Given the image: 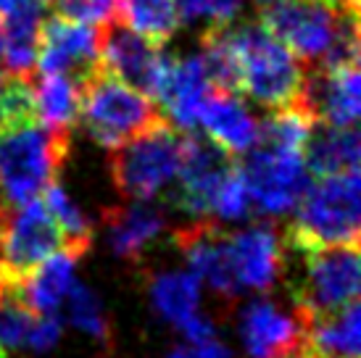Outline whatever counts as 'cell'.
Returning <instances> with one entry per match:
<instances>
[{
    "instance_id": "obj_3",
    "label": "cell",
    "mask_w": 361,
    "mask_h": 358,
    "mask_svg": "<svg viewBox=\"0 0 361 358\" xmlns=\"http://www.w3.org/2000/svg\"><path fill=\"white\" fill-rule=\"evenodd\" d=\"M285 245V242H282ZM295 314H324L359 298V245L288 248L285 274Z\"/></svg>"
},
{
    "instance_id": "obj_11",
    "label": "cell",
    "mask_w": 361,
    "mask_h": 358,
    "mask_svg": "<svg viewBox=\"0 0 361 358\" xmlns=\"http://www.w3.org/2000/svg\"><path fill=\"white\" fill-rule=\"evenodd\" d=\"M98 61L116 80L140 90L153 100L166 53L159 42L142 37L119 19H114L101 24L98 30Z\"/></svg>"
},
{
    "instance_id": "obj_28",
    "label": "cell",
    "mask_w": 361,
    "mask_h": 358,
    "mask_svg": "<svg viewBox=\"0 0 361 358\" xmlns=\"http://www.w3.org/2000/svg\"><path fill=\"white\" fill-rule=\"evenodd\" d=\"M66 309H69V321L74 327H80L82 332H87L90 338H95L98 342L111 345L114 342V324L103 300L98 298V292L90 290L87 285L74 282L66 295Z\"/></svg>"
},
{
    "instance_id": "obj_22",
    "label": "cell",
    "mask_w": 361,
    "mask_h": 358,
    "mask_svg": "<svg viewBox=\"0 0 361 358\" xmlns=\"http://www.w3.org/2000/svg\"><path fill=\"white\" fill-rule=\"evenodd\" d=\"M80 259L77 253L61 248L21 277V292L35 314H59L71 285L77 282L74 268Z\"/></svg>"
},
{
    "instance_id": "obj_15",
    "label": "cell",
    "mask_w": 361,
    "mask_h": 358,
    "mask_svg": "<svg viewBox=\"0 0 361 358\" xmlns=\"http://www.w3.org/2000/svg\"><path fill=\"white\" fill-rule=\"evenodd\" d=\"M314 124L351 127L359 121L361 111V80L359 66L348 69H306L301 100H298Z\"/></svg>"
},
{
    "instance_id": "obj_30",
    "label": "cell",
    "mask_w": 361,
    "mask_h": 358,
    "mask_svg": "<svg viewBox=\"0 0 361 358\" xmlns=\"http://www.w3.org/2000/svg\"><path fill=\"white\" fill-rule=\"evenodd\" d=\"M251 198H248V190L245 182L240 177L238 163L230 169V174L221 179L219 190H216V198H214V211L211 216H216L221 221H243L251 216Z\"/></svg>"
},
{
    "instance_id": "obj_40",
    "label": "cell",
    "mask_w": 361,
    "mask_h": 358,
    "mask_svg": "<svg viewBox=\"0 0 361 358\" xmlns=\"http://www.w3.org/2000/svg\"><path fill=\"white\" fill-rule=\"evenodd\" d=\"M0 82H3V74H0Z\"/></svg>"
},
{
    "instance_id": "obj_31",
    "label": "cell",
    "mask_w": 361,
    "mask_h": 358,
    "mask_svg": "<svg viewBox=\"0 0 361 358\" xmlns=\"http://www.w3.org/2000/svg\"><path fill=\"white\" fill-rule=\"evenodd\" d=\"M56 16L80 24H109L116 19V0H51Z\"/></svg>"
},
{
    "instance_id": "obj_39",
    "label": "cell",
    "mask_w": 361,
    "mask_h": 358,
    "mask_svg": "<svg viewBox=\"0 0 361 358\" xmlns=\"http://www.w3.org/2000/svg\"><path fill=\"white\" fill-rule=\"evenodd\" d=\"M40 3H42V6H45V3H51V0H40Z\"/></svg>"
},
{
    "instance_id": "obj_21",
    "label": "cell",
    "mask_w": 361,
    "mask_h": 358,
    "mask_svg": "<svg viewBox=\"0 0 361 358\" xmlns=\"http://www.w3.org/2000/svg\"><path fill=\"white\" fill-rule=\"evenodd\" d=\"M359 153L361 137L356 124L351 127L314 124L303 145V163L314 177H330L359 169Z\"/></svg>"
},
{
    "instance_id": "obj_35",
    "label": "cell",
    "mask_w": 361,
    "mask_h": 358,
    "mask_svg": "<svg viewBox=\"0 0 361 358\" xmlns=\"http://www.w3.org/2000/svg\"><path fill=\"white\" fill-rule=\"evenodd\" d=\"M282 358H314V356H311L309 350L303 348V342H301V345H298V348H293L290 353H285V356H282Z\"/></svg>"
},
{
    "instance_id": "obj_26",
    "label": "cell",
    "mask_w": 361,
    "mask_h": 358,
    "mask_svg": "<svg viewBox=\"0 0 361 358\" xmlns=\"http://www.w3.org/2000/svg\"><path fill=\"white\" fill-rule=\"evenodd\" d=\"M116 16L148 40L169 42L180 30L177 0H116Z\"/></svg>"
},
{
    "instance_id": "obj_23",
    "label": "cell",
    "mask_w": 361,
    "mask_h": 358,
    "mask_svg": "<svg viewBox=\"0 0 361 358\" xmlns=\"http://www.w3.org/2000/svg\"><path fill=\"white\" fill-rule=\"evenodd\" d=\"M3 19V63L8 74L32 77L37 66V45L40 27L45 19V6L40 0H30L27 6L11 11Z\"/></svg>"
},
{
    "instance_id": "obj_5",
    "label": "cell",
    "mask_w": 361,
    "mask_h": 358,
    "mask_svg": "<svg viewBox=\"0 0 361 358\" xmlns=\"http://www.w3.org/2000/svg\"><path fill=\"white\" fill-rule=\"evenodd\" d=\"M185 132L161 116L148 130L111 150L109 171L114 187L127 200H153L171 187L180 169Z\"/></svg>"
},
{
    "instance_id": "obj_8",
    "label": "cell",
    "mask_w": 361,
    "mask_h": 358,
    "mask_svg": "<svg viewBox=\"0 0 361 358\" xmlns=\"http://www.w3.org/2000/svg\"><path fill=\"white\" fill-rule=\"evenodd\" d=\"M232 166H235V159L216 142H211L206 135L185 132L180 169H177V179L171 182L174 190L169 195H164L166 200L164 206H174L182 214H190L192 219H211L216 190Z\"/></svg>"
},
{
    "instance_id": "obj_1",
    "label": "cell",
    "mask_w": 361,
    "mask_h": 358,
    "mask_svg": "<svg viewBox=\"0 0 361 358\" xmlns=\"http://www.w3.org/2000/svg\"><path fill=\"white\" fill-rule=\"evenodd\" d=\"M216 30H221L238 56L240 92L269 111L298 106L306 66L277 37H271L261 19H235Z\"/></svg>"
},
{
    "instance_id": "obj_25",
    "label": "cell",
    "mask_w": 361,
    "mask_h": 358,
    "mask_svg": "<svg viewBox=\"0 0 361 358\" xmlns=\"http://www.w3.org/2000/svg\"><path fill=\"white\" fill-rule=\"evenodd\" d=\"M32 92L37 121L51 132L71 137V130L80 119V85L63 74L40 71L37 77L32 74Z\"/></svg>"
},
{
    "instance_id": "obj_24",
    "label": "cell",
    "mask_w": 361,
    "mask_h": 358,
    "mask_svg": "<svg viewBox=\"0 0 361 358\" xmlns=\"http://www.w3.org/2000/svg\"><path fill=\"white\" fill-rule=\"evenodd\" d=\"M148 303L153 314L171 327H185L201 306V282L190 271H151Z\"/></svg>"
},
{
    "instance_id": "obj_37",
    "label": "cell",
    "mask_w": 361,
    "mask_h": 358,
    "mask_svg": "<svg viewBox=\"0 0 361 358\" xmlns=\"http://www.w3.org/2000/svg\"><path fill=\"white\" fill-rule=\"evenodd\" d=\"M0 63H3V19H0Z\"/></svg>"
},
{
    "instance_id": "obj_29",
    "label": "cell",
    "mask_w": 361,
    "mask_h": 358,
    "mask_svg": "<svg viewBox=\"0 0 361 358\" xmlns=\"http://www.w3.org/2000/svg\"><path fill=\"white\" fill-rule=\"evenodd\" d=\"M245 0H177L180 24H206V30L227 27L240 19Z\"/></svg>"
},
{
    "instance_id": "obj_13",
    "label": "cell",
    "mask_w": 361,
    "mask_h": 358,
    "mask_svg": "<svg viewBox=\"0 0 361 358\" xmlns=\"http://www.w3.org/2000/svg\"><path fill=\"white\" fill-rule=\"evenodd\" d=\"M37 63H40V71L63 74V77H71L77 85H82L101 66L98 30H92L90 24L56 16V13L51 19H42Z\"/></svg>"
},
{
    "instance_id": "obj_33",
    "label": "cell",
    "mask_w": 361,
    "mask_h": 358,
    "mask_svg": "<svg viewBox=\"0 0 361 358\" xmlns=\"http://www.w3.org/2000/svg\"><path fill=\"white\" fill-rule=\"evenodd\" d=\"M192 358H232V353L219 338H211L206 342H201V345H195Z\"/></svg>"
},
{
    "instance_id": "obj_9",
    "label": "cell",
    "mask_w": 361,
    "mask_h": 358,
    "mask_svg": "<svg viewBox=\"0 0 361 358\" xmlns=\"http://www.w3.org/2000/svg\"><path fill=\"white\" fill-rule=\"evenodd\" d=\"M238 169L248 190L251 209L261 216H282L293 211L309 187L303 153H274L256 145Z\"/></svg>"
},
{
    "instance_id": "obj_32",
    "label": "cell",
    "mask_w": 361,
    "mask_h": 358,
    "mask_svg": "<svg viewBox=\"0 0 361 358\" xmlns=\"http://www.w3.org/2000/svg\"><path fill=\"white\" fill-rule=\"evenodd\" d=\"M61 338V319L59 314H37L32 332L27 338V348L32 353H48Z\"/></svg>"
},
{
    "instance_id": "obj_2",
    "label": "cell",
    "mask_w": 361,
    "mask_h": 358,
    "mask_svg": "<svg viewBox=\"0 0 361 358\" xmlns=\"http://www.w3.org/2000/svg\"><path fill=\"white\" fill-rule=\"evenodd\" d=\"M293 211L295 219L282 232V242L288 248L359 245V169L319 177L303 190L301 200Z\"/></svg>"
},
{
    "instance_id": "obj_36",
    "label": "cell",
    "mask_w": 361,
    "mask_h": 358,
    "mask_svg": "<svg viewBox=\"0 0 361 358\" xmlns=\"http://www.w3.org/2000/svg\"><path fill=\"white\" fill-rule=\"evenodd\" d=\"M259 8H269V6H277V3H282V0H253Z\"/></svg>"
},
{
    "instance_id": "obj_12",
    "label": "cell",
    "mask_w": 361,
    "mask_h": 358,
    "mask_svg": "<svg viewBox=\"0 0 361 358\" xmlns=\"http://www.w3.org/2000/svg\"><path fill=\"white\" fill-rule=\"evenodd\" d=\"M63 248L59 227L42 198L30 200L24 206H11L8 219L0 232V266L24 277L40 261Z\"/></svg>"
},
{
    "instance_id": "obj_10",
    "label": "cell",
    "mask_w": 361,
    "mask_h": 358,
    "mask_svg": "<svg viewBox=\"0 0 361 358\" xmlns=\"http://www.w3.org/2000/svg\"><path fill=\"white\" fill-rule=\"evenodd\" d=\"M171 240L190 274H195L198 282H206L219 300L235 306L243 292L232 268L230 232L214 219H192V224L174 229Z\"/></svg>"
},
{
    "instance_id": "obj_14",
    "label": "cell",
    "mask_w": 361,
    "mask_h": 358,
    "mask_svg": "<svg viewBox=\"0 0 361 358\" xmlns=\"http://www.w3.org/2000/svg\"><path fill=\"white\" fill-rule=\"evenodd\" d=\"M230 256L238 288L267 295L285 274L282 232L269 221H259L240 232H230Z\"/></svg>"
},
{
    "instance_id": "obj_16",
    "label": "cell",
    "mask_w": 361,
    "mask_h": 358,
    "mask_svg": "<svg viewBox=\"0 0 361 358\" xmlns=\"http://www.w3.org/2000/svg\"><path fill=\"white\" fill-rule=\"evenodd\" d=\"M166 206L156 200H124L103 214V232L111 253L127 264H140L166 232Z\"/></svg>"
},
{
    "instance_id": "obj_18",
    "label": "cell",
    "mask_w": 361,
    "mask_h": 358,
    "mask_svg": "<svg viewBox=\"0 0 361 358\" xmlns=\"http://www.w3.org/2000/svg\"><path fill=\"white\" fill-rule=\"evenodd\" d=\"M238 332L248 358H282L303 342L298 316L285 314L269 298H253L243 306Z\"/></svg>"
},
{
    "instance_id": "obj_4",
    "label": "cell",
    "mask_w": 361,
    "mask_h": 358,
    "mask_svg": "<svg viewBox=\"0 0 361 358\" xmlns=\"http://www.w3.org/2000/svg\"><path fill=\"white\" fill-rule=\"evenodd\" d=\"M71 148L69 135H59L40 121L0 132V195L8 206L37 200L59 179Z\"/></svg>"
},
{
    "instance_id": "obj_6",
    "label": "cell",
    "mask_w": 361,
    "mask_h": 358,
    "mask_svg": "<svg viewBox=\"0 0 361 358\" xmlns=\"http://www.w3.org/2000/svg\"><path fill=\"white\" fill-rule=\"evenodd\" d=\"M164 113L148 95L124 85L98 66L80 85V119L85 132L101 148L114 150L130 137L148 130Z\"/></svg>"
},
{
    "instance_id": "obj_38",
    "label": "cell",
    "mask_w": 361,
    "mask_h": 358,
    "mask_svg": "<svg viewBox=\"0 0 361 358\" xmlns=\"http://www.w3.org/2000/svg\"><path fill=\"white\" fill-rule=\"evenodd\" d=\"M0 358H8V356H6V353H3V350H0Z\"/></svg>"
},
{
    "instance_id": "obj_20",
    "label": "cell",
    "mask_w": 361,
    "mask_h": 358,
    "mask_svg": "<svg viewBox=\"0 0 361 358\" xmlns=\"http://www.w3.org/2000/svg\"><path fill=\"white\" fill-rule=\"evenodd\" d=\"M301 321L303 348L314 358H359L361 309L359 298L324 314H295Z\"/></svg>"
},
{
    "instance_id": "obj_34",
    "label": "cell",
    "mask_w": 361,
    "mask_h": 358,
    "mask_svg": "<svg viewBox=\"0 0 361 358\" xmlns=\"http://www.w3.org/2000/svg\"><path fill=\"white\" fill-rule=\"evenodd\" d=\"M30 0H0V16H6V13H11V11L21 8V6H27Z\"/></svg>"
},
{
    "instance_id": "obj_27",
    "label": "cell",
    "mask_w": 361,
    "mask_h": 358,
    "mask_svg": "<svg viewBox=\"0 0 361 358\" xmlns=\"http://www.w3.org/2000/svg\"><path fill=\"white\" fill-rule=\"evenodd\" d=\"M42 203H45V209L51 211L53 221L59 227L61 237H63V248L77 253V256H85L92 245V224L85 216V211L77 206V200L61 187L59 179L45 187Z\"/></svg>"
},
{
    "instance_id": "obj_7",
    "label": "cell",
    "mask_w": 361,
    "mask_h": 358,
    "mask_svg": "<svg viewBox=\"0 0 361 358\" xmlns=\"http://www.w3.org/2000/svg\"><path fill=\"white\" fill-rule=\"evenodd\" d=\"M345 8L353 6L338 8L324 0H282L277 6L261 8L259 19L295 58L317 66L330 50Z\"/></svg>"
},
{
    "instance_id": "obj_17",
    "label": "cell",
    "mask_w": 361,
    "mask_h": 358,
    "mask_svg": "<svg viewBox=\"0 0 361 358\" xmlns=\"http://www.w3.org/2000/svg\"><path fill=\"white\" fill-rule=\"evenodd\" d=\"M211 90L214 87H211L198 56L177 58V56L166 53L153 103H159L161 109L166 111L164 119L171 121L177 130L192 132L198 130V113H201L203 100L209 98Z\"/></svg>"
},
{
    "instance_id": "obj_19",
    "label": "cell",
    "mask_w": 361,
    "mask_h": 358,
    "mask_svg": "<svg viewBox=\"0 0 361 358\" xmlns=\"http://www.w3.org/2000/svg\"><path fill=\"white\" fill-rule=\"evenodd\" d=\"M198 127H203L206 137L227 150L232 159L248 153L259 142V121L251 111L243 106V100L232 92L211 90L203 100L198 113Z\"/></svg>"
}]
</instances>
